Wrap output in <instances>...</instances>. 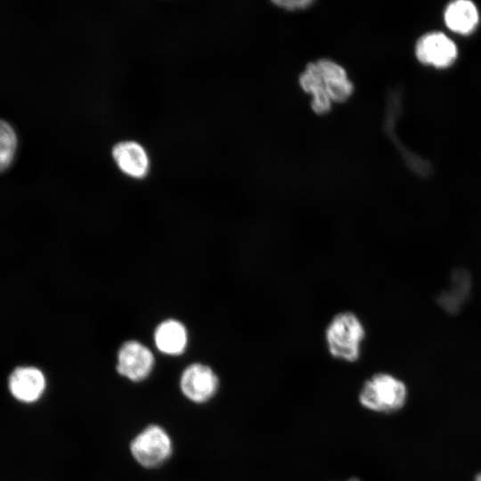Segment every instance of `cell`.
<instances>
[{
    "label": "cell",
    "instance_id": "6da1fadb",
    "mask_svg": "<svg viewBox=\"0 0 481 481\" xmlns=\"http://www.w3.org/2000/svg\"><path fill=\"white\" fill-rule=\"evenodd\" d=\"M322 335L326 351L332 359L345 363H355L361 359L367 328L354 310L343 309L332 314Z\"/></svg>",
    "mask_w": 481,
    "mask_h": 481
},
{
    "label": "cell",
    "instance_id": "7a4b0ae2",
    "mask_svg": "<svg viewBox=\"0 0 481 481\" xmlns=\"http://www.w3.org/2000/svg\"><path fill=\"white\" fill-rule=\"evenodd\" d=\"M407 400V387L395 376L376 372L362 384L358 401L362 407L376 413H393L404 407Z\"/></svg>",
    "mask_w": 481,
    "mask_h": 481
},
{
    "label": "cell",
    "instance_id": "3957f363",
    "mask_svg": "<svg viewBox=\"0 0 481 481\" xmlns=\"http://www.w3.org/2000/svg\"><path fill=\"white\" fill-rule=\"evenodd\" d=\"M130 449L140 465L151 469L163 464L170 456L172 447L165 430L151 425L135 437Z\"/></svg>",
    "mask_w": 481,
    "mask_h": 481
},
{
    "label": "cell",
    "instance_id": "277c9868",
    "mask_svg": "<svg viewBox=\"0 0 481 481\" xmlns=\"http://www.w3.org/2000/svg\"><path fill=\"white\" fill-rule=\"evenodd\" d=\"M154 365L151 351L136 340L125 342L118 353L117 371L132 381H141L148 377Z\"/></svg>",
    "mask_w": 481,
    "mask_h": 481
},
{
    "label": "cell",
    "instance_id": "5b68a950",
    "mask_svg": "<svg viewBox=\"0 0 481 481\" xmlns=\"http://www.w3.org/2000/svg\"><path fill=\"white\" fill-rule=\"evenodd\" d=\"M180 387L188 399L195 403H204L217 392L219 379L209 366L193 363L183 371Z\"/></svg>",
    "mask_w": 481,
    "mask_h": 481
},
{
    "label": "cell",
    "instance_id": "8992f818",
    "mask_svg": "<svg viewBox=\"0 0 481 481\" xmlns=\"http://www.w3.org/2000/svg\"><path fill=\"white\" fill-rule=\"evenodd\" d=\"M46 379L43 371L32 365L16 367L8 378L12 396L23 404L37 402L44 394Z\"/></svg>",
    "mask_w": 481,
    "mask_h": 481
},
{
    "label": "cell",
    "instance_id": "52a82bcc",
    "mask_svg": "<svg viewBox=\"0 0 481 481\" xmlns=\"http://www.w3.org/2000/svg\"><path fill=\"white\" fill-rule=\"evenodd\" d=\"M415 52L420 62L436 68L451 65L457 56L455 44L439 32L429 33L420 37L417 42Z\"/></svg>",
    "mask_w": 481,
    "mask_h": 481
},
{
    "label": "cell",
    "instance_id": "ba28073f",
    "mask_svg": "<svg viewBox=\"0 0 481 481\" xmlns=\"http://www.w3.org/2000/svg\"><path fill=\"white\" fill-rule=\"evenodd\" d=\"M323 87L332 102H346L354 94L355 86L346 69L329 58L315 61Z\"/></svg>",
    "mask_w": 481,
    "mask_h": 481
},
{
    "label": "cell",
    "instance_id": "9c48e42d",
    "mask_svg": "<svg viewBox=\"0 0 481 481\" xmlns=\"http://www.w3.org/2000/svg\"><path fill=\"white\" fill-rule=\"evenodd\" d=\"M113 159L119 169L134 178H143L149 170V159L144 148L134 141L117 143L112 149Z\"/></svg>",
    "mask_w": 481,
    "mask_h": 481
},
{
    "label": "cell",
    "instance_id": "30bf717a",
    "mask_svg": "<svg viewBox=\"0 0 481 481\" xmlns=\"http://www.w3.org/2000/svg\"><path fill=\"white\" fill-rule=\"evenodd\" d=\"M301 89L311 94V109L317 115H325L331 110L332 102L327 94L315 61H310L298 77Z\"/></svg>",
    "mask_w": 481,
    "mask_h": 481
},
{
    "label": "cell",
    "instance_id": "8fae6325",
    "mask_svg": "<svg viewBox=\"0 0 481 481\" xmlns=\"http://www.w3.org/2000/svg\"><path fill=\"white\" fill-rule=\"evenodd\" d=\"M154 341L160 352L169 355H177L182 354L186 347L187 330L177 320H165L156 328Z\"/></svg>",
    "mask_w": 481,
    "mask_h": 481
},
{
    "label": "cell",
    "instance_id": "7c38bea8",
    "mask_svg": "<svg viewBox=\"0 0 481 481\" xmlns=\"http://www.w3.org/2000/svg\"><path fill=\"white\" fill-rule=\"evenodd\" d=\"M471 287V277L464 269L454 270L451 277V288L442 292L437 298L439 306L449 314H457L468 298Z\"/></svg>",
    "mask_w": 481,
    "mask_h": 481
},
{
    "label": "cell",
    "instance_id": "4fadbf2b",
    "mask_svg": "<svg viewBox=\"0 0 481 481\" xmlns=\"http://www.w3.org/2000/svg\"><path fill=\"white\" fill-rule=\"evenodd\" d=\"M444 20L451 30L465 35L476 28L478 22V12L472 2L458 0L446 7Z\"/></svg>",
    "mask_w": 481,
    "mask_h": 481
},
{
    "label": "cell",
    "instance_id": "5bb4252c",
    "mask_svg": "<svg viewBox=\"0 0 481 481\" xmlns=\"http://www.w3.org/2000/svg\"><path fill=\"white\" fill-rule=\"evenodd\" d=\"M17 148V135L12 126L0 119V171L12 164Z\"/></svg>",
    "mask_w": 481,
    "mask_h": 481
},
{
    "label": "cell",
    "instance_id": "9a60e30c",
    "mask_svg": "<svg viewBox=\"0 0 481 481\" xmlns=\"http://www.w3.org/2000/svg\"><path fill=\"white\" fill-rule=\"evenodd\" d=\"M272 3L276 7L287 12L304 11L314 4L312 0H279L272 1Z\"/></svg>",
    "mask_w": 481,
    "mask_h": 481
},
{
    "label": "cell",
    "instance_id": "2e32d148",
    "mask_svg": "<svg viewBox=\"0 0 481 481\" xmlns=\"http://www.w3.org/2000/svg\"><path fill=\"white\" fill-rule=\"evenodd\" d=\"M345 481H361V480L358 477H350V478H348V479H346Z\"/></svg>",
    "mask_w": 481,
    "mask_h": 481
},
{
    "label": "cell",
    "instance_id": "e0dca14e",
    "mask_svg": "<svg viewBox=\"0 0 481 481\" xmlns=\"http://www.w3.org/2000/svg\"><path fill=\"white\" fill-rule=\"evenodd\" d=\"M476 481H481V473L476 477Z\"/></svg>",
    "mask_w": 481,
    "mask_h": 481
}]
</instances>
